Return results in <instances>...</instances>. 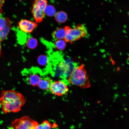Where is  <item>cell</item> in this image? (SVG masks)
I'll use <instances>...</instances> for the list:
<instances>
[{
	"label": "cell",
	"instance_id": "1",
	"mask_svg": "<svg viewBox=\"0 0 129 129\" xmlns=\"http://www.w3.org/2000/svg\"><path fill=\"white\" fill-rule=\"evenodd\" d=\"M26 101L25 97L16 90H3L1 92L0 106L4 114L19 112Z\"/></svg>",
	"mask_w": 129,
	"mask_h": 129
},
{
	"label": "cell",
	"instance_id": "2",
	"mask_svg": "<svg viewBox=\"0 0 129 129\" xmlns=\"http://www.w3.org/2000/svg\"><path fill=\"white\" fill-rule=\"evenodd\" d=\"M50 58L52 62L56 64L54 66L55 73L59 77H66L69 76L73 69L72 62L68 60H65L62 54L59 52H55L51 54Z\"/></svg>",
	"mask_w": 129,
	"mask_h": 129
},
{
	"label": "cell",
	"instance_id": "3",
	"mask_svg": "<svg viewBox=\"0 0 129 129\" xmlns=\"http://www.w3.org/2000/svg\"><path fill=\"white\" fill-rule=\"evenodd\" d=\"M68 79L70 83L82 88H87L91 86L88 75L83 64L73 69Z\"/></svg>",
	"mask_w": 129,
	"mask_h": 129
},
{
	"label": "cell",
	"instance_id": "4",
	"mask_svg": "<svg viewBox=\"0 0 129 129\" xmlns=\"http://www.w3.org/2000/svg\"><path fill=\"white\" fill-rule=\"evenodd\" d=\"M64 28L66 34L64 40L70 43L85 37L87 34L86 28L81 24L75 26L73 28L69 26H65Z\"/></svg>",
	"mask_w": 129,
	"mask_h": 129
},
{
	"label": "cell",
	"instance_id": "5",
	"mask_svg": "<svg viewBox=\"0 0 129 129\" xmlns=\"http://www.w3.org/2000/svg\"><path fill=\"white\" fill-rule=\"evenodd\" d=\"M38 124L29 116H24L12 121L9 129H35Z\"/></svg>",
	"mask_w": 129,
	"mask_h": 129
},
{
	"label": "cell",
	"instance_id": "6",
	"mask_svg": "<svg viewBox=\"0 0 129 129\" xmlns=\"http://www.w3.org/2000/svg\"><path fill=\"white\" fill-rule=\"evenodd\" d=\"M47 0H34L32 6L31 12L37 23L41 22L45 15V10L47 5Z\"/></svg>",
	"mask_w": 129,
	"mask_h": 129
},
{
	"label": "cell",
	"instance_id": "7",
	"mask_svg": "<svg viewBox=\"0 0 129 129\" xmlns=\"http://www.w3.org/2000/svg\"><path fill=\"white\" fill-rule=\"evenodd\" d=\"M49 89L52 94L58 96L65 95L69 91L67 85L63 80L52 81Z\"/></svg>",
	"mask_w": 129,
	"mask_h": 129
},
{
	"label": "cell",
	"instance_id": "8",
	"mask_svg": "<svg viewBox=\"0 0 129 129\" xmlns=\"http://www.w3.org/2000/svg\"><path fill=\"white\" fill-rule=\"evenodd\" d=\"M19 29L22 31L26 33H30L37 26V23L26 19L21 20L18 23Z\"/></svg>",
	"mask_w": 129,
	"mask_h": 129
},
{
	"label": "cell",
	"instance_id": "9",
	"mask_svg": "<svg viewBox=\"0 0 129 129\" xmlns=\"http://www.w3.org/2000/svg\"><path fill=\"white\" fill-rule=\"evenodd\" d=\"M41 78L38 74L33 73L30 74L27 77V81L28 84L33 86H37Z\"/></svg>",
	"mask_w": 129,
	"mask_h": 129
},
{
	"label": "cell",
	"instance_id": "10",
	"mask_svg": "<svg viewBox=\"0 0 129 129\" xmlns=\"http://www.w3.org/2000/svg\"><path fill=\"white\" fill-rule=\"evenodd\" d=\"M11 24L12 22L10 20L6 26L0 31V43L7 38L11 28Z\"/></svg>",
	"mask_w": 129,
	"mask_h": 129
},
{
	"label": "cell",
	"instance_id": "11",
	"mask_svg": "<svg viewBox=\"0 0 129 129\" xmlns=\"http://www.w3.org/2000/svg\"><path fill=\"white\" fill-rule=\"evenodd\" d=\"M52 82L51 80L48 78H42L37 86L42 90H47L49 89Z\"/></svg>",
	"mask_w": 129,
	"mask_h": 129
},
{
	"label": "cell",
	"instance_id": "12",
	"mask_svg": "<svg viewBox=\"0 0 129 129\" xmlns=\"http://www.w3.org/2000/svg\"><path fill=\"white\" fill-rule=\"evenodd\" d=\"M65 34L64 28L60 27L57 28L54 32L52 36L55 40L62 39H64Z\"/></svg>",
	"mask_w": 129,
	"mask_h": 129
},
{
	"label": "cell",
	"instance_id": "13",
	"mask_svg": "<svg viewBox=\"0 0 129 129\" xmlns=\"http://www.w3.org/2000/svg\"><path fill=\"white\" fill-rule=\"evenodd\" d=\"M68 18L67 14L63 11L58 12L55 15V18L56 21L60 23H63L66 22Z\"/></svg>",
	"mask_w": 129,
	"mask_h": 129
},
{
	"label": "cell",
	"instance_id": "14",
	"mask_svg": "<svg viewBox=\"0 0 129 129\" xmlns=\"http://www.w3.org/2000/svg\"><path fill=\"white\" fill-rule=\"evenodd\" d=\"M56 126H57L56 124L52 125L48 121L45 120L41 124H38L35 129H51L54 127H56Z\"/></svg>",
	"mask_w": 129,
	"mask_h": 129
},
{
	"label": "cell",
	"instance_id": "15",
	"mask_svg": "<svg viewBox=\"0 0 129 129\" xmlns=\"http://www.w3.org/2000/svg\"><path fill=\"white\" fill-rule=\"evenodd\" d=\"M26 44L27 47L30 49L35 48L38 44L37 40L33 37L30 38L27 41Z\"/></svg>",
	"mask_w": 129,
	"mask_h": 129
},
{
	"label": "cell",
	"instance_id": "16",
	"mask_svg": "<svg viewBox=\"0 0 129 129\" xmlns=\"http://www.w3.org/2000/svg\"><path fill=\"white\" fill-rule=\"evenodd\" d=\"M56 10L54 7L51 5L47 6L45 10V14L49 16H53L56 14Z\"/></svg>",
	"mask_w": 129,
	"mask_h": 129
},
{
	"label": "cell",
	"instance_id": "17",
	"mask_svg": "<svg viewBox=\"0 0 129 129\" xmlns=\"http://www.w3.org/2000/svg\"><path fill=\"white\" fill-rule=\"evenodd\" d=\"M64 40L59 39L55 41L54 42V45L55 47L60 50H63L66 47V43Z\"/></svg>",
	"mask_w": 129,
	"mask_h": 129
},
{
	"label": "cell",
	"instance_id": "18",
	"mask_svg": "<svg viewBox=\"0 0 129 129\" xmlns=\"http://www.w3.org/2000/svg\"><path fill=\"white\" fill-rule=\"evenodd\" d=\"M48 58L45 55H41L39 56L38 59L39 64L41 66L45 65L48 62Z\"/></svg>",
	"mask_w": 129,
	"mask_h": 129
},
{
	"label": "cell",
	"instance_id": "19",
	"mask_svg": "<svg viewBox=\"0 0 129 129\" xmlns=\"http://www.w3.org/2000/svg\"><path fill=\"white\" fill-rule=\"evenodd\" d=\"M10 20L7 17L0 18V30L3 29L6 26Z\"/></svg>",
	"mask_w": 129,
	"mask_h": 129
},
{
	"label": "cell",
	"instance_id": "20",
	"mask_svg": "<svg viewBox=\"0 0 129 129\" xmlns=\"http://www.w3.org/2000/svg\"><path fill=\"white\" fill-rule=\"evenodd\" d=\"M5 0H0V15L2 14V7L4 3Z\"/></svg>",
	"mask_w": 129,
	"mask_h": 129
},
{
	"label": "cell",
	"instance_id": "21",
	"mask_svg": "<svg viewBox=\"0 0 129 129\" xmlns=\"http://www.w3.org/2000/svg\"><path fill=\"white\" fill-rule=\"evenodd\" d=\"M128 59H129V56H128Z\"/></svg>",
	"mask_w": 129,
	"mask_h": 129
}]
</instances>
